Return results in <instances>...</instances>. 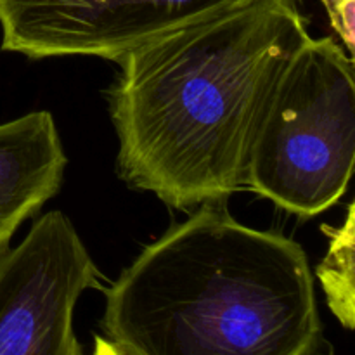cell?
Wrapping results in <instances>:
<instances>
[{"mask_svg":"<svg viewBox=\"0 0 355 355\" xmlns=\"http://www.w3.org/2000/svg\"><path fill=\"white\" fill-rule=\"evenodd\" d=\"M309 37L298 0H250L121 55L110 89L121 180L184 211L245 187L260 110Z\"/></svg>","mask_w":355,"mask_h":355,"instance_id":"cell-1","label":"cell"},{"mask_svg":"<svg viewBox=\"0 0 355 355\" xmlns=\"http://www.w3.org/2000/svg\"><path fill=\"white\" fill-rule=\"evenodd\" d=\"M101 328L128 355H319L309 259L217 203L146 246L106 290Z\"/></svg>","mask_w":355,"mask_h":355,"instance_id":"cell-2","label":"cell"},{"mask_svg":"<svg viewBox=\"0 0 355 355\" xmlns=\"http://www.w3.org/2000/svg\"><path fill=\"white\" fill-rule=\"evenodd\" d=\"M354 158V58L333 38L309 37L260 110L245 186L290 214L314 217L345 194Z\"/></svg>","mask_w":355,"mask_h":355,"instance_id":"cell-3","label":"cell"},{"mask_svg":"<svg viewBox=\"0 0 355 355\" xmlns=\"http://www.w3.org/2000/svg\"><path fill=\"white\" fill-rule=\"evenodd\" d=\"M101 272L71 220L49 211L0 257V355H82L76 302Z\"/></svg>","mask_w":355,"mask_h":355,"instance_id":"cell-4","label":"cell"},{"mask_svg":"<svg viewBox=\"0 0 355 355\" xmlns=\"http://www.w3.org/2000/svg\"><path fill=\"white\" fill-rule=\"evenodd\" d=\"M250 0H0L2 49L30 59L121 55Z\"/></svg>","mask_w":355,"mask_h":355,"instance_id":"cell-5","label":"cell"},{"mask_svg":"<svg viewBox=\"0 0 355 355\" xmlns=\"http://www.w3.org/2000/svg\"><path fill=\"white\" fill-rule=\"evenodd\" d=\"M66 163L49 111L0 125V257L17 227L58 194Z\"/></svg>","mask_w":355,"mask_h":355,"instance_id":"cell-6","label":"cell"},{"mask_svg":"<svg viewBox=\"0 0 355 355\" xmlns=\"http://www.w3.org/2000/svg\"><path fill=\"white\" fill-rule=\"evenodd\" d=\"M354 203L349 205L347 220L342 227L326 229L329 248L318 266V277L324 290L326 302L333 315L347 329L355 326V284H354Z\"/></svg>","mask_w":355,"mask_h":355,"instance_id":"cell-7","label":"cell"},{"mask_svg":"<svg viewBox=\"0 0 355 355\" xmlns=\"http://www.w3.org/2000/svg\"><path fill=\"white\" fill-rule=\"evenodd\" d=\"M329 23L350 54L355 52V0H321Z\"/></svg>","mask_w":355,"mask_h":355,"instance_id":"cell-8","label":"cell"},{"mask_svg":"<svg viewBox=\"0 0 355 355\" xmlns=\"http://www.w3.org/2000/svg\"><path fill=\"white\" fill-rule=\"evenodd\" d=\"M92 355H128V354H125L120 347H116L113 342H110L107 338L96 336V345H94Z\"/></svg>","mask_w":355,"mask_h":355,"instance_id":"cell-9","label":"cell"}]
</instances>
